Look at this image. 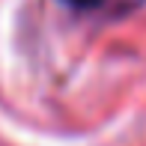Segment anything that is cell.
Instances as JSON below:
<instances>
[{
	"label": "cell",
	"instance_id": "1",
	"mask_svg": "<svg viewBox=\"0 0 146 146\" xmlns=\"http://www.w3.org/2000/svg\"><path fill=\"white\" fill-rule=\"evenodd\" d=\"M63 3L75 6L84 12H104V15H125L134 12L137 6H143L146 0H63Z\"/></svg>",
	"mask_w": 146,
	"mask_h": 146
}]
</instances>
